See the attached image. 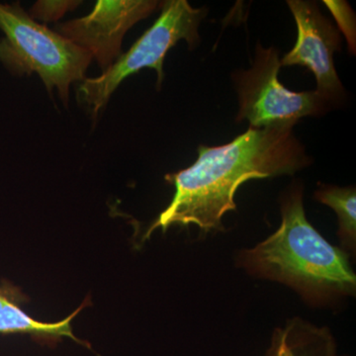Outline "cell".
Masks as SVG:
<instances>
[{
  "mask_svg": "<svg viewBox=\"0 0 356 356\" xmlns=\"http://www.w3.org/2000/svg\"><path fill=\"white\" fill-rule=\"evenodd\" d=\"M205 15L204 8H193L186 0L163 2L158 19L127 53L117 58L102 76L83 81L77 92L79 102L86 104L93 116H97L122 81L146 67L156 70V83L161 86L166 54L180 40L195 46L199 41V24Z\"/></svg>",
  "mask_w": 356,
  "mask_h": 356,
  "instance_id": "obj_4",
  "label": "cell"
},
{
  "mask_svg": "<svg viewBox=\"0 0 356 356\" xmlns=\"http://www.w3.org/2000/svg\"><path fill=\"white\" fill-rule=\"evenodd\" d=\"M280 213V228L254 248L240 250L236 264L254 277L286 285L313 307L355 297L350 254L327 242L308 221L301 185L282 196Z\"/></svg>",
  "mask_w": 356,
  "mask_h": 356,
  "instance_id": "obj_2",
  "label": "cell"
},
{
  "mask_svg": "<svg viewBox=\"0 0 356 356\" xmlns=\"http://www.w3.org/2000/svg\"><path fill=\"white\" fill-rule=\"evenodd\" d=\"M0 62L15 76L38 74L49 93L57 88L64 104L70 86L84 81L92 56L25 13L19 2L0 3Z\"/></svg>",
  "mask_w": 356,
  "mask_h": 356,
  "instance_id": "obj_3",
  "label": "cell"
},
{
  "mask_svg": "<svg viewBox=\"0 0 356 356\" xmlns=\"http://www.w3.org/2000/svg\"><path fill=\"white\" fill-rule=\"evenodd\" d=\"M29 302L27 295L13 282L2 280L0 283V334H28L41 343L56 344L63 337H70L76 343L88 344L77 339L72 332V322L86 307L90 299L84 300L81 307L69 317L58 322H41L23 310V304Z\"/></svg>",
  "mask_w": 356,
  "mask_h": 356,
  "instance_id": "obj_8",
  "label": "cell"
},
{
  "mask_svg": "<svg viewBox=\"0 0 356 356\" xmlns=\"http://www.w3.org/2000/svg\"><path fill=\"white\" fill-rule=\"evenodd\" d=\"M280 67L278 51L257 44L252 67L235 76L240 103L236 121L248 120L254 129H292L300 119L322 110L329 99L317 90L285 88L278 81Z\"/></svg>",
  "mask_w": 356,
  "mask_h": 356,
  "instance_id": "obj_5",
  "label": "cell"
},
{
  "mask_svg": "<svg viewBox=\"0 0 356 356\" xmlns=\"http://www.w3.org/2000/svg\"><path fill=\"white\" fill-rule=\"evenodd\" d=\"M287 4L294 16L298 36L294 48L280 60L281 67H308L317 79L318 92L330 99L341 90L332 58L339 46V32L313 2L290 0Z\"/></svg>",
  "mask_w": 356,
  "mask_h": 356,
  "instance_id": "obj_7",
  "label": "cell"
},
{
  "mask_svg": "<svg viewBox=\"0 0 356 356\" xmlns=\"http://www.w3.org/2000/svg\"><path fill=\"white\" fill-rule=\"evenodd\" d=\"M81 4V1L63 0V1H51V0H41L37 1L30 8L29 16L32 19L41 20L44 23L58 21L69 11L74 10Z\"/></svg>",
  "mask_w": 356,
  "mask_h": 356,
  "instance_id": "obj_11",
  "label": "cell"
},
{
  "mask_svg": "<svg viewBox=\"0 0 356 356\" xmlns=\"http://www.w3.org/2000/svg\"><path fill=\"white\" fill-rule=\"evenodd\" d=\"M154 0H99L88 16L57 26V33L95 58L106 72L121 56L122 41L136 23L159 7Z\"/></svg>",
  "mask_w": 356,
  "mask_h": 356,
  "instance_id": "obj_6",
  "label": "cell"
},
{
  "mask_svg": "<svg viewBox=\"0 0 356 356\" xmlns=\"http://www.w3.org/2000/svg\"><path fill=\"white\" fill-rule=\"evenodd\" d=\"M308 165L305 149L292 129L250 128L224 146H200L193 165L165 175L175 194L144 241L156 229L165 233L173 225L193 224L203 234L224 231L222 218L236 211L235 196L241 185L252 179L292 175Z\"/></svg>",
  "mask_w": 356,
  "mask_h": 356,
  "instance_id": "obj_1",
  "label": "cell"
},
{
  "mask_svg": "<svg viewBox=\"0 0 356 356\" xmlns=\"http://www.w3.org/2000/svg\"><path fill=\"white\" fill-rule=\"evenodd\" d=\"M337 356H346V355H337Z\"/></svg>",
  "mask_w": 356,
  "mask_h": 356,
  "instance_id": "obj_12",
  "label": "cell"
},
{
  "mask_svg": "<svg viewBox=\"0 0 356 356\" xmlns=\"http://www.w3.org/2000/svg\"><path fill=\"white\" fill-rule=\"evenodd\" d=\"M337 339L330 327L294 317L275 327L266 356H337Z\"/></svg>",
  "mask_w": 356,
  "mask_h": 356,
  "instance_id": "obj_9",
  "label": "cell"
},
{
  "mask_svg": "<svg viewBox=\"0 0 356 356\" xmlns=\"http://www.w3.org/2000/svg\"><path fill=\"white\" fill-rule=\"evenodd\" d=\"M318 202L329 206L336 212L341 248L348 252L356 250V189L355 186L339 187L322 184L315 192Z\"/></svg>",
  "mask_w": 356,
  "mask_h": 356,
  "instance_id": "obj_10",
  "label": "cell"
}]
</instances>
